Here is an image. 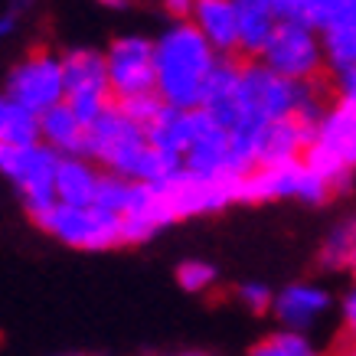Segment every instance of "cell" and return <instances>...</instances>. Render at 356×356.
Listing matches in <instances>:
<instances>
[{
	"label": "cell",
	"mask_w": 356,
	"mask_h": 356,
	"mask_svg": "<svg viewBox=\"0 0 356 356\" xmlns=\"http://www.w3.org/2000/svg\"><path fill=\"white\" fill-rule=\"evenodd\" d=\"M86 157L98 170L124 177L131 184H151L161 186L170 177L184 170V163L170 154L157 151L147 138V131L124 118L118 105H111L102 118L88 128V147Z\"/></svg>",
	"instance_id": "1"
},
{
	"label": "cell",
	"mask_w": 356,
	"mask_h": 356,
	"mask_svg": "<svg viewBox=\"0 0 356 356\" xmlns=\"http://www.w3.org/2000/svg\"><path fill=\"white\" fill-rule=\"evenodd\" d=\"M157 59V95L167 108L193 111L203 102L209 72L216 69V49L203 40L190 20H173L154 36Z\"/></svg>",
	"instance_id": "2"
},
{
	"label": "cell",
	"mask_w": 356,
	"mask_h": 356,
	"mask_svg": "<svg viewBox=\"0 0 356 356\" xmlns=\"http://www.w3.org/2000/svg\"><path fill=\"white\" fill-rule=\"evenodd\" d=\"M304 163L314 173H321L327 184L334 186V193H343L353 184L356 173V111L343 108V105H330L327 115L321 118L314 140Z\"/></svg>",
	"instance_id": "3"
},
{
	"label": "cell",
	"mask_w": 356,
	"mask_h": 356,
	"mask_svg": "<svg viewBox=\"0 0 356 356\" xmlns=\"http://www.w3.org/2000/svg\"><path fill=\"white\" fill-rule=\"evenodd\" d=\"M56 167L59 154H53L43 140L26 147H0V173L20 190L23 209L33 222H43L56 200Z\"/></svg>",
	"instance_id": "4"
},
{
	"label": "cell",
	"mask_w": 356,
	"mask_h": 356,
	"mask_svg": "<svg viewBox=\"0 0 356 356\" xmlns=\"http://www.w3.org/2000/svg\"><path fill=\"white\" fill-rule=\"evenodd\" d=\"M59 56H63V76H65V105L76 111L86 128H92L115 105L105 49L98 53L92 46H72V49H65Z\"/></svg>",
	"instance_id": "5"
},
{
	"label": "cell",
	"mask_w": 356,
	"mask_h": 356,
	"mask_svg": "<svg viewBox=\"0 0 356 356\" xmlns=\"http://www.w3.org/2000/svg\"><path fill=\"white\" fill-rule=\"evenodd\" d=\"M334 196V186L321 173H314L304 161L284 167H261L238 180V203H275V200H301L321 206Z\"/></svg>",
	"instance_id": "6"
},
{
	"label": "cell",
	"mask_w": 356,
	"mask_h": 356,
	"mask_svg": "<svg viewBox=\"0 0 356 356\" xmlns=\"http://www.w3.org/2000/svg\"><path fill=\"white\" fill-rule=\"evenodd\" d=\"M259 63H265L271 72H278L288 82H321L327 69L324 46H321L317 30L291 20L278 23V33L271 36L268 49L261 53Z\"/></svg>",
	"instance_id": "7"
},
{
	"label": "cell",
	"mask_w": 356,
	"mask_h": 356,
	"mask_svg": "<svg viewBox=\"0 0 356 356\" xmlns=\"http://www.w3.org/2000/svg\"><path fill=\"white\" fill-rule=\"evenodd\" d=\"M17 105H23L33 115H46L49 108L65 102V76H63V56L49 49L23 56L7 76V92Z\"/></svg>",
	"instance_id": "8"
},
{
	"label": "cell",
	"mask_w": 356,
	"mask_h": 356,
	"mask_svg": "<svg viewBox=\"0 0 356 356\" xmlns=\"http://www.w3.org/2000/svg\"><path fill=\"white\" fill-rule=\"evenodd\" d=\"M301 20L317 30L330 72L356 69V0H301Z\"/></svg>",
	"instance_id": "9"
},
{
	"label": "cell",
	"mask_w": 356,
	"mask_h": 356,
	"mask_svg": "<svg viewBox=\"0 0 356 356\" xmlns=\"http://www.w3.org/2000/svg\"><path fill=\"white\" fill-rule=\"evenodd\" d=\"M36 226L46 229L63 245L79 248V252H108V248L121 245V219L105 213V209H98V206L59 203Z\"/></svg>",
	"instance_id": "10"
},
{
	"label": "cell",
	"mask_w": 356,
	"mask_h": 356,
	"mask_svg": "<svg viewBox=\"0 0 356 356\" xmlns=\"http://www.w3.org/2000/svg\"><path fill=\"white\" fill-rule=\"evenodd\" d=\"M105 63H108V82L115 102L157 92V59H154L151 36H144V33L115 36L105 46Z\"/></svg>",
	"instance_id": "11"
},
{
	"label": "cell",
	"mask_w": 356,
	"mask_h": 356,
	"mask_svg": "<svg viewBox=\"0 0 356 356\" xmlns=\"http://www.w3.org/2000/svg\"><path fill=\"white\" fill-rule=\"evenodd\" d=\"M238 180L242 177H232V180H200L193 173L180 170L167 184L157 186V190H161L163 203H167L173 222H177V219H193V216H203V213H219V209L238 203Z\"/></svg>",
	"instance_id": "12"
},
{
	"label": "cell",
	"mask_w": 356,
	"mask_h": 356,
	"mask_svg": "<svg viewBox=\"0 0 356 356\" xmlns=\"http://www.w3.org/2000/svg\"><path fill=\"white\" fill-rule=\"evenodd\" d=\"M330 291L324 284H314V281H291L284 284L281 291H275V321L281 324V330H291V334H307L327 311H330Z\"/></svg>",
	"instance_id": "13"
},
{
	"label": "cell",
	"mask_w": 356,
	"mask_h": 356,
	"mask_svg": "<svg viewBox=\"0 0 356 356\" xmlns=\"http://www.w3.org/2000/svg\"><path fill=\"white\" fill-rule=\"evenodd\" d=\"M170 222L173 216L163 203L161 190L151 184H134L128 206L121 213V245H144Z\"/></svg>",
	"instance_id": "14"
},
{
	"label": "cell",
	"mask_w": 356,
	"mask_h": 356,
	"mask_svg": "<svg viewBox=\"0 0 356 356\" xmlns=\"http://www.w3.org/2000/svg\"><path fill=\"white\" fill-rule=\"evenodd\" d=\"M314 124L301 118L288 121H271L259 131V147H255V161L261 167H284V163L304 161V154L314 140Z\"/></svg>",
	"instance_id": "15"
},
{
	"label": "cell",
	"mask_w": 356,
	"mask_h": 356,
	"mask_svg": "<svg viewBox=\"0 0 356 356\" xmlns=\"http://www.w3.org/2000/svg\"><path fill=\"white\" fill-rule=\"evenodd\" d=\"M238 82H242V59H219L216 69L209 72V82L203 88V102H200V108L226 131H232L242 121Z\"/></svg>",
	"instance_id": "16"
},
{
	"label": "cell",
	"mask_w": 356,
	"mask_h": 356,
	"mask_svg": "<svg viewBox=\"0 0 356 356\" xmlns=\"http://www.w3.org/2000/svg\"><path fill=\"white\" fill-rule=\"evenodd\" d=\"M190 23L216 49L219 59H238V20L236 0H196Z\"/></svg>",
	"instance_id": "17"
},
{
	"label": "cell",
	"mask_w": 356,
	"mask_h": 356,
	"mask_svg": "<svg viewBox=\"0 0 356 356\" xmlns=\"http://www.w3.org/2000/svg\"><path fill=\"white\" fill-rule=\"evenodd\" d=\"M236 20L238 59H261L281 23L275 13V0H236Z\"/></svg>",
	"instance_id": "18"
},
{
	"label": "cell",
	"mask_w": 356,
	"mask_h": 356,
	"mask_svg": "<svg viewBox=\"0 0 356 356\" xmlns=\"http://www.w3.org/2000/svg\"><path fill=\"white\" fill-rule=\"evenodd\" d=\"M40 140L59 157H86L88 128L63 102V105L49 108L46 115H40Z\"/></svg>",
	"instance_id": "19"
},
{
	"label": "cell",
	"mask_w": 356,
	"mask_h": 356,
	"mask_svg": "<svg viewBox=\"0 0 356 356\" xmlns=\"http://www.w3.org/2000/svg\"><path fill=\"white\" fill-rule=\"evenodd\" d=\"M102 173L88 157H59L56 167V200L63 206H95Z\"/></svg>",
	"instance_id": "20"
},
{
	"label": "cell",
	"mask_w": 356,
	"mask_h": 356,
	"mask_svg": "<svg viewBox=\"0 0 356 356\" xmlns=\"http://www.w3.org/2000/svg\"><path fill=\"white\" fill-rule=\"evenodd\" d=\"M40 144V115L17 105L10 95H0V147Z\"/></svg>",
	"instance_id": "21"
},
{
	"label": "cell",
	"mask_w": 356,
	"mask_h": 356,
	"mask_svg": "<svg viewBox=\"0 0 356 356\" xmlns=\"http://www.w3.org/2000/svg\"><path fill=\"white\" fill-rule=\"evenodd\" d=\"M317 261L327 271H356V216L337 222L321 242Z\"/></svg>",
	"instance_id": "22"
},
{
	"label": "cell",
	"mask_w": 356,
	"mask_h": 356,
	"mask_svg": "<svg viewBox=\"0 0 356 356\" xmlns=\"http://www.w3.org/2000/svg\"><path fill=\"white\" fill-rule=\"evenodd\" d=\"M248 356H321L317 346L307 340V334H291V330H271L248 350Z\"/></svg>",
	"instance_id": "23"
},
{
	"label": "cell",
	"mask_w": 356,
	"mask_h": 356,
	"mask_svg": "<svg viewBox=\"0 0 356 356\" xmlns=\"http://www.w3.org/2000/svg\"><path fill=\"white\" fill-rule=\"evenodd\" d=\"M216 278H219L216 265H209V261H203V259H186L177 265V284H180L186 294L213 291V288H216Z\"/></svg>",
	"instance_id": "24"
},
{
	"label": "cell",
	"mask_w": 356,
	"mask_h": 356,
	"mask_svg": "<svg viewBox=\"0 0 356 356\" xmlns=\"http://www.w3.org/2000/svg\"><path fill=\"white\" fill-rule=\"evenodd\" d=\"M131 190H134V184H131V180H124V177H115V173H102L95 206L121 219V213H124V206H128V200H131Z\"/></svg>",
	"instance_id": "25"
},
{
	"label": "cell",
	"mask_w": 356,
	"mask_h": 356,
	"mask_svg": "<svg viewBox=\"0 0 356 356\" xmlns=\"http://www.w3.org/2000/svg\"><path fill=\"white\" fill-rule=\"evenodd\" d=\"M118 105V111L124 115V118H131L134 124H140V128L147 131L154 124V121L161 118V111L167 108L161 102V95L157 92H151V95H134V98H124V102H115Z\"/></svg>",
	"instance_id": "26"
},
{
	"label": "cell",
	"mask_w": 356,
	"mask_h": 356,
	"mask_svg": "<svg viewBox=\"0 0 356 356\" xmlns=\"http://www.w3.org/2000/svg\"><path fill=\"white\" fill-rule=\"evenodd\" d=\"M236 301L252 314H268L275 307V291L265 281H242L236 288Z\"/></svg>",
	"instance_id": "27"
},
{
	"label": "cell",
	"mask_w": 356,
	"mask_h": 356,
	"mask_svg": "<svg viewBox=\"0 0 356 356\" xmlns=\"http://www.w3.org/2000/svg\"><path fill=\"white\" fill-rule=\"evenodd\" d=\"M330 92L337 95V105L356 111V69L334 72V79H330Z\"/></svg>",
	"instance_id": "28"
},
{
	"label": "cell",
	"mask_w": 356,
	"mask_h": 356,
	"mask_svg": "<svg viewBox=\"0 0 356 356\" xmlns=\"http://www.w3.org/2000/svg\"><path fill=\"white\" fill-rule=\"evenodd\" d=\"M340 321H343V334L346 340H353L356 343V278L350 281V288L343 291L340 298Z\"/></svg>",
	"instance_id": "29"
},
{
	"label": "cell",
	"mask_w": 356,
	"mask_h": 356,
	"mask_svg": "<svg viewBox=\"0 0 356 356\" xmlns=\"http://www.w3.org/2000/svg\"><path fill=\"white\" fill-rule=\"evenodd\" d=\"M13 30H17V10L0 13V40H7Z\"/></svg>",
	"instance_id": "30"
},
{
	"label": "cell",
	"mask_w": 356,
	"mask_h": 356,
	"mask_svg": "<svg viewBox=\"0 0 356 356\" xmlns=\"http://www.w3.org/2000/svg\"><path fill=\"white\" fill-rule=\"evenodd\" d=\"M330 356H356V343H353V340H346V337H340Z\"/></svg>",
	"instance_id": "31"
},
{
	"label": "cell",
	"mask_w": 356,
	"mask_h": 356,
	"mask_svg": "<svg viewBox=\"0 0 356 356\" xmlns=\"http://www.w3.org/2000/svg\"><path fill=\"white\" fill-rule=\"evenodd\" d=\"M56 356H79V353H56Z\"/></svg>",
	"instance_id": "32"
}]
</instances>
